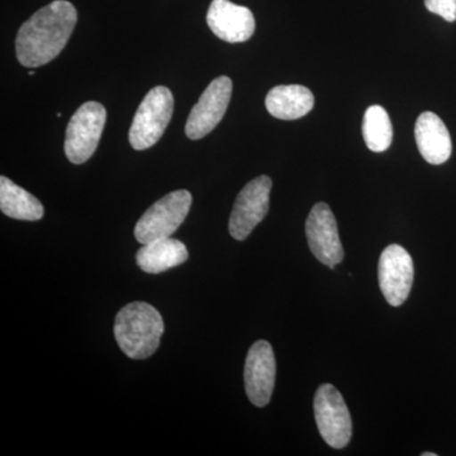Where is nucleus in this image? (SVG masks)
Listing matches in <instances>:
<instances>
[{
  "label": "nucleus",
  "instance_id": "nucleus-1",
  "mask_svg": "<svg viewBox=\"0 0 456 456\" xmlns=\"http://www.w3.org/2000/svg\"><path fill=\"white\" fill-rule=\"evenodd\" d=\"M77 22V9L68 0H55L36 12L18 31L20 64L31 69L49 64L65 49Z\"/></svg>",
  "mask_w": 456,
  "mask_h": 456
},
{
  "label": "nucleus",
  "instance_id": "nucleus-2",
  "mask_svg": "<svg viewBox=\"0 0 456 456\" xmlns=\"http://www.w3.org/2000/svg\"><path fill=\"white\" fill-rule=\"evenodd\" d=\"M164 334L160 312L145 302H134L118 312L114 322L117 344L128 358H150L158 350Z\"/></svg>",
  "mask_w": 456,
  "mask_h": 456
},
{
  "label": "nucleus",
  "instance_id": "nucleus-3",
  "mask_svg": "<svg viewBox=\"0 0 456 456\" xmlns=\"http://www.w3.org/2000/svg\"><path fill=\"white\" fill-rule=\"evenodd\" d=\"M174 110L173 93L167 86L150 90L141 102L130 128V143L137 151L150 149L163 136Z\"/></svg>",
  "mask_w": 456,
  "mask_h": 456
},
{
  "label": "nucleus",
  "instance_id": "nucleus-4",
  "mask_svg": "<svg viewBox=\"0 0 456 456\" xmlns=\"http://www.w3.org/2000/svg\"><path fill=\"white\" fill-rule=\"evenodd\" d=\"M191 200V194L182 189L171 191L152 204L134 227V237L137 241L146 245L173 235L187 218Z\"/></svg>",
  "mask_w": 456,
  "mask_h": 456
},
{
  "label": "nucleus",
  "instance_id": "nucleus-5",
  "mask_svg": "<svg viewBox=\"0 0 456 456\" xmlns=\"http://www.w3.org/2000/svg\"><path fill=\"white\" fill-rule=\"evenodd\" d=\"M106 119V108L98 102H86L73 114L66 128L65 139V154L70 163L80 165L92 158Z\"/></svg>",
  "mask_w": 456,
  "mask_h": 456
},
{
  "label": "nucleus",
  "instance_id": "nucleus-6",
  "mask_svg": "<svg viewBox=\"0 0 456 456\" xmlns=\"http://www.w3.org/2000/svg\"><path fill=\"white\" fill-rule=\"evenodd\" d=\"M318 431L331 448L342 449L350 443L353 422L341 393L332 384L318 388L314 402Z\"/></svg>",
  "mask_w": 456,
  "mask_h": 456
},
{
  "label": "nucleus",
  "instance_id": "nucleus-7",
  "mask_svg": "<svg viewBox=\"0 0 456 456\" xmlns=\"http://www.w3.org/2000/svg\"><path fill=\"white\" fill-rule=\"evenodd\" d=\"M272 187V179L261 175L251 180L240 191L228 224L231 236L237 241L248 239L254 228L268 215Z\"/></svg>",
  "mask_w": 456,
  "mask_h": 456
},
{
  "label": "nucleus",
  "instance_id": "nucleus-8",
  "mask_svg": "<svg viewBox=\"0 0 456 456\" xmlns=\"http://www.w3.org/2000/svg\"><path fill=\"white\" fill-rule=\"evenodd\" d=\"M232 95V80L220 77L213 80L189 114L185 134L191 140L203 139L222 121Z\"/></svg>",
  "mask_w": 456,
  "mask_h": 456
},
{
  "label": "nucleus",
  "instance_id": "nucleus-9",
  "mask_svg": "<svg viewBox=\"0 0 456 456\" xmlns=\"http://www.w3.org/2000/svg\"><path fill=\"white\" fill-rule=\"evenodd\" d=\"M305 235L312 254L320 263L335 269L344 259L338 222L326 203H317L305 222Z\"/></svg>",
  "mask_w": 456,
  "mask_h": 456
},
{
  "label": "nucleus",
  "instance_id": "nucleus-10",
  "mask_svg": "<svg viewBox=\"0 0 456 456\" xmlns=\"http://www.w3.org/2000/svg\"><path fill=\"white\" fill-rule=\"evenodd\" d=\"M379 285L384 298L393 307L403 305L410 296L413 284V260L406 248L399 245H389L380 255Z\"/></svg>",
  "mask_w": 456,
  "mask_h": 456
},
{
  "label": "nucleus",
  "instance_id": "nucleus-11",
  "mask_svg": "<svg viewBox=\"0 0 456 456\" xmlns=\"http://www.w3.org/2000/svg\"><path fill=\"white\" fill-rule=\"evenodd\" d=\"M274 351L268 341H256L248 350L245 362V389L248 398L256 407H264L272 399L275 387Z\"/></svg>",
  "mask_w": 456,
  "mask_h": 456
},
{
  "label": "nucleus",
  "instance_id": "nucleus-12",
  "mask_svg": "<svg viewBox=\"0 0 456 456\" xmlns=\"http://www.w3.org/2000/svg\"><path fill=\"white\" fill-rule=\"evenodd\" d=\"M211 31L230 44L250 40L255 32V18L250 9L230 0H213L207 13Z\"/></svg>",
  "mask_w": 456,
  "mask_h": 456
},
{
  "label": "nucleus",
  "instance_id": "nucleus-13",
  "mask_svg": "<svg viewBox=\"0 0 456 456\" xmlns=\"http://www.w3.org/2000/svg\"><path fill=\"white\" fill-rule=\"evenodd\" d=\"M415 137L419 154L428 164L441 165L449 160L452 151V137L445 123L437 114H419L415 126Z\"/></svg>",
  "mask_w": 456,
  "mask_h": 456
},
{
  "label": "nucleus",
  "instance_id": "nucleus-14",
  "mask_svg": "<svg viewBox=\"0 0 456 456\" xmlns=\"http://www.w3.org/2000/svg\"><path fill=\"white\" fill-rule=\"evenodd\" d=\"M265 106L275 118L293 121L314 110V97L311 90L303 86H279L266 95Z\"/></svg>",
  "mask_w": 456,
  "mask_h": 456
},
{
  "label": "nucleus",
  "instance_id": "nucleus-15",
  "mask_svg": "<svg viewBox=\"0 0 456 456\" xmlns=\"http://www.w3.org/2000/svg\"><path fill=\"white\" fill-rule=\"evenodd\" d=\"M187 246L176 239H161L149 242L136 255L137 265L149 274H160L182 265L188 260Z\"/></svg>",
  "mask_w": 456,
  "mask_h": 456
},
{
  "label": "nucleus",
  "instance_id": "nucleus-16",
  "mask_svg": "<svg viewBox=\"0 0 456 456\" xmlns=\"http://www.w3.org/2000/svg\"><path fill=\"white\" fill-rule=\"evenodd\" d=\"M0 209L8 217L20 221H38L44 217V206L11 179L0 178Z\"/></svg>",
  "mask_w": 456,
  "mask_h": 456
},
{
  "label": "nucleus",
  "instance_id": "nucleus-17",
  "mask_svg": "<svg viewBox=\"0 0 456 456\" xmlns=\"http://www.w3.org/2000/svg\"><path fill=\"white\" fill-rule=\"evenodd\" d=\"M362 136L368 149L374 152L386 151L392 145V122L383 107L368 108L362 121Z\"/></svg>",
  "mask_w": 456,
  "mask_h": 456
},
{
  "label": "nucleus",
  "instance_id": "nucleus-18",
  "mask_svg": "<svg viewBox=\"0 0 456 456\" xmlns=\"http://www.w3.org/2000/svg\"><path fill=\"white\" fill-rule=\"evenodd\" d=\"M425 7L450 23L456 20V0H425Z\"/></svg>",
  "mask_w": 456,
  "mask_h": 456
},
{
  "label": "nucleus",
  "instance_id": "nucleus-19",
  "mask_svg": "<svg viewBox=\"0 0 456 456\" xmlns=\"http://www.w3.org/2000/svg\"><path fill=\"white\" fill-rule=\"evenodd\" d=\"M422 456H436V454H435V452H424Z\"/></svg>",
  "mask_w": 456,
  "mask_h": 456
}]
</instances>
